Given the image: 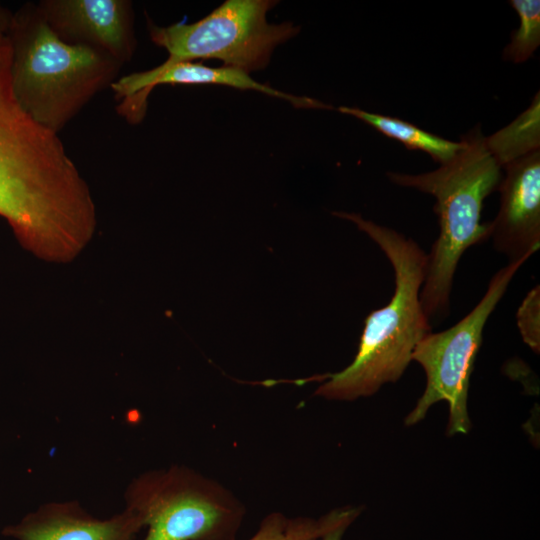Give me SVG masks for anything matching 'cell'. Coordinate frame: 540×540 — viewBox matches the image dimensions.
Returning a JSON list of instances; mask_svg holds the SVG:
<instances>
[{
	"label": "cell",
	"instance_id": "8",
	"mask_svg": "<svg viewBox=\"0 0 540 540\" xmlns=\"http://www.w3.org/2000/svg\"><path fill=\"white\" fill-rule=\"evenodd\" d=\"M46 23L63 42L101 50L122 65L137 48L133 3L129 0H41Z\"/></svg>",
	"mask_w": 540,
	"mask_h": 540
},
{
	"label": "cell",
	"instance_id": "4",
	"mask_svg": "<svg viewBox=\"0 0 540 540\" xmlns=\"http://www.w3.org/2000/svg\"><path fill=\"white\" fill-rule=\"evenodd\" d=\"M7 36L14 95L33 119L56 134L110 88L124 66L101 50L61 41L36 3L12 13Z\"/></svg>",
	"mask_w": 540,
	"mask_h": 540
},
{
	"label": "cell",
	"instance_id": "10",
	"mask_svg": "<svg viewBox=\"0 0 540 540\" xmlns=\"http://www.w3.org/2000/svg\"><path fill=\"white\" fill-rule=\"evenodd\" d=\"M503 168L500 209L491 221L493 245L509 262L528 260L540 246V150Z\"/></svg>",
	"mask_w": 540,
	"mask_h": 540
},
{
	"label": "cell",
	"instance_id": "9",
	"mask_svg": "<svg viewBox=\"0 0 540 540\" xmlns=\"http://www.w3.org/2000/svg\"><path fill=\"white\" fill-rule=\"evenodd\" d=\"M225 85L242 90H257L264 94L282 98L296 108L331 109L316 99L299 97L263 85L248 73L230 67H209L202 63L180 62L168 67L161 65L146 71L134 72L119 77L110 87L117 101L115 110L127 123L137 125L144 119L148 98L158 85Z\"/></svg>",
	"mask_w": 540,
	"mask_h": 540
},
{
	"label": "cell",
	"instance_id": "12",
	"mask_svg": "<svg viewBox=\"0 0 540 540\" xmlns=\"http://www.w3.org/2000/svg\"><path fill=\"white\" fill-rule=\"evenodd\" d=\"M338 111L365 122L383 135L402 143L409 150H420L429 154L440 165L452 159L462 146L461 141L444 139L396 117L357 107L341 106Z\"/></svg>",
	"mask_w": 540,
	"mask_h": 540
},
{
	"label": "cell",
	"instance_id": "5",
	"mask_svg": "<svg viewBox=\"0 0 540 540\" xmlns=\"http://www.w3.org/2000/svg\"><path fill=\"white\" fill-rule=\"evenodd\" d=\"M124 499L147 529L143 540H236L246 514L227 487L184 465L141 473Z\"/></svg>",
	"mask_w": 540,
	"mask_h": 540
},
{
	"label": "cell",
	"instance_id": "13",
	"mask_svg": "<svg viewBox=\"0 0 540 540\" xmlns=\"http://www.w3.org/2000/svg\"><path fill=\"white\" fill-rule=\"evenodd\" d=\"M360 507L346 506L329 511L319 518L290 517L281 512L266 515L248 540H318L342 523H353Z\"/></svg>",
	"mask_w": 540,
	"mask_h": 540
},
{
	"label": "cell",
	"instance_id": "18",
	"mask_svg": "<svg viewBox=\"0 0 540 540\" xmlns=\"http://www.w3.org/2000/svg\"><path fill=\"white\" fill-rule=\"evenodd\" d=\"M11 18L12 13L6 10L0 3V36L7 34Z\"/></svg>",
	"mask_w": 540,
	"mask_h": 540
},
{
	"label": "cell",
	"instance_id": "15",
	"mask_svg": "<svg viewBox=\"0 0 540 540\" xmlns=\"http://www.w3.org/2000/svg\"><path fill=\"white\" fill-rule=\"evenodd\" d=\"M519 17V27L512 31L511 40L503 50V60L512 63L527 61L540 45V1L511 0Z\"/></svg>",
	"mask_w": 540,
	"mask_h": 540
},
{
	"label": "cell",
	"instance_id": "6",
	"mask_svg": "<svg viewBox=\"0 0 540 540\" xmlns=\"http://www.w3.org/2000/svg\"><path fill=\"white\" fill-rule=\"evenodd\" d=\"M276 4L272 0H227L191 24L163 27L147 17V29L151 41L168 52L163 67L217 59L225 67L249 74L264 69L274 49L300 31L292 22H267L266 14Z\"/></svg>",
	"mask_w": 540,
	"mask_h": 540
},
{
	"label": "cell",
	"instance_id": "3",
	"mask_svg": "<svg viewBox=\"0 0 540 540\" xmlns=\"http://www.w3.org/2000/svg\"><path fill=\"white\" fill-rule=\"evenodd\" d=\"M455 156L421 174L387 172L389 180L435 197L439 235L428 255L420 301L429 318L447 314L458 262L471 246L489 239L492 222L481 223L484 199L501 182V166L491 153L480 125L461 137Z\"/></svg>",
	"mask_w": 540,
	"mask_h": 540
},
{
	"label": "cell",
	"instance_id": "14",
	"mask_svg": "<svg viewBox=\"0 0 540 540\" xmlns=\"http://www.w3.org/2000/svg\"><path fill=\"white\" fill-rule=\"evenodd\" d=\"M539 100L537 93L530 107L515 121L486 137L487 145L501 167L532 151L540 150Z\"/></svg>",
	"mask_w": 540,
	"mask_h": 540
},
{
	"label": "cell",
	"instance_id": "16",
	"mask_svg": "<svg viewBox=\"0 0 540 540\" xmlns=\"http://www.w3.org/2000/svg\"><path fill=\"white\" fill-rule=\"evenodd\" d=\"M540 287H534L517 312V324L523 341L535 352L540 350Z\"/></svg>",
	"mask_w": 540,
	"mask_h": 540
},
{
	"label": "cell",
	"instance_id": "2",
	"mask_svg": "<svg viewBox=\"0 0 540 540\" xmlns=\"http://www.w3.org/2000/svg\"><path fill=\"white\" fill-rule=\"evenodd\" d=\"M334 214L352 221L365 232L387 256L395 274L394 294L386 306L365 319L352 363L329 375L314 393L328 400L352 401L371 396L382 385L398 381L417 344L431 333L420 301L428 255L412 239L359 214Z\"/></svg>",
	"mask_w": 540,
	"mask_h": 540
},
{
	"label": "cell",
	"instance_id": "1",
	"mask_svg": "<svg viewBox=\"0 0 540 540\" xmlns=\"http://www.w3.org/2000/svg\"><path fill=\"white\" fill-rule=\"evenodd\" d=\"M10 68L6 34L0 36V216L28 252L69 263L93 238L96 205L59 134L17 101Z\"/></svg>",
	"mask_w": 540,
	"mask_h": 540
},
{
	"label": "cell",
	"instance_id": "17",
	"mask_svg": "<svg viewBox=\"0 0 540 540\" xmlns=\"http://www.w3.org/2000/svg\"><path fill=\"white\" fill-rule=\"evenodd\" d=\"M351 523H342L335 527L334 529L327 532L318 540H342V537Z\"/></svg>",
	"mask_w": 540,
	"mask_h": 540
},
{
	"label": "cell",
	"instance_id": "7",
	"mask_svg": "<svg viewBox=\"0 0 540 540\" xmlns=\"http://www.w3.org/2000/svg\"><path fill=\"white\" fill-rule=\"evenodd\" d=\"M526 259L509 262L489 282L478 304L447 330L429 333L415 347L412 360L425 371L427 384L405 424H417L439 402L449 405L447 435L465 434L471 428L467 399L474 361L482 343L485 324Z\"/></svg>",
	"mask_w": 540,
	"mask_h": 540
},
{
	"label": "cell",
	"instance_id": "11",
	"mask_svg": "<svg viewBox=\"0 0 540 540\" xmlns=\"http://www.w3.org/2000/svg\"><path fill=\"white\" fill-rule=\"evenodd\" d=\"M142 528L139 518L126 508L99 519L78 502L65 501L41 505L2 533L17 540H136Z\"/></svg>",
	"mask_w": 540,
	"mask_h": 540
}]
</instances>
